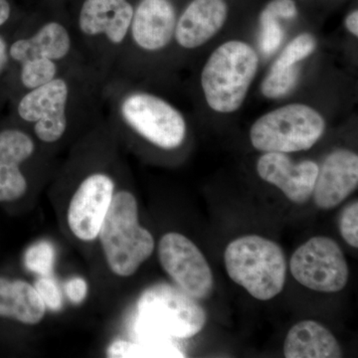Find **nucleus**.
Here are the masks:
<instances>
[{
	"mask_svg": "<svg viewBox=\"0 0 358 358\" xmlns=\"http://www.w3.org/2000/svg\"><path fill=\"white\" fill-rule=\"evenodd\" d=\"M108 265L114 274L131 277L155 250L150 231L138 222V207L133 193H115L99 232Z\"/></svg>",
	"mask_w": 358,
	"mask_h": 358,
	"instance_id": "1",
	"label": "nucleus"
},
{
	"mask_svg": "<svg viewBox=\"0 0 358 358\" xmlns=\"http://www.w3.org/2000/svg\"><path fill=\"white\" fill-rule=\"evenodd\" d=\"M257 52L239 40L218 47L207 60L201 73V86L209 107L230 114L241 107L257 74Z\"/></svg>",
	"mask_w": 358,
	"mask_h": 358,
	"instance_id": "2",
	"label": "nucleus"
},
{
	"mask_svg": "<svg viewBox=\"0 0 358 358\" xmlns=\"http://www.w3.org/2000/svg\"><path fill=\"white\" fill-rule=\"evenodd\" d=\"M224 261L231 280L257 300L274 299L284 289L286 257L271 240L257 235L238 238L228 245Z\"/></svg>",
	"mask_w": 358,
	"mask_h": 358,
	"instance_id": "3",
	"label": "nucleus"
},
{
	"mask_svg": "<svg viewBox=\"0 0 358 358\" xmlns=\"http://www.w3.org/2000/svg\"><path fill=\"white\" fill-rule=\"evenodd\" d=\"M138 327L157 341L190 338L204 329V308L178 287L157 284L141 294L138 301Z\"/></svg>",
	"mask_w": 358,
	"mask_h": 358,
	"instance_id": "4",
	"label": "nucleus"
},
{
	"mask_svg": "<svg viewBox=\"0 0 358 358\" xmlns=\"http://www.w3.org/2000/svg\"><path fill=\"white\" fill-rule=\"evenodd\" d=\"M112 115L141 138L162 150H176L185 140V117L164 99L148 93L134 91L121 98H110Z\"/></svg>",
	"mask_w": 358,
	"mask_h": 358,
	"instance_id": "5",
	"label": "nucleus"
},
{
	"mask_svg": "<svg viewBox=\"0 0 358 358\" xmlns=\"http://www.w3.org/2000/svg\"><path fill=\"white\" fill-rule=\"evenodd\" d=\"M326 129L324 117L303 103H291L257 120L250 131L252 145L265 152L308 150L322 138Z\"/></svg>",
	"mask_w": 358,
	"mask_h": 358,
	"instance_id": "6",
	"label": "nucleus"
},
{
	"mask_svg": "<svg viewBox=\"0 0 358 358\" xmlns=\"http://www.w3.org/2000/svg\"><path fill=\"white\" fill-rule=\"evenodd\" d=\"M78 87L74 74L61 73L49 83L25 91L18 99L16 115L32 124L33 133L47 145L58 143L69 129L77 106Z\"/></svg>",
	"mask_w": 358,
	"mask_h": 358,
	"instance_id": "7",
	"label": "nucleus"
},
{
	"mask_svg": "<svg viewBox=\"0 0 358 358\" xmlns=\"http://www.w3.org/2000/svg\"><path fill=\"white\" fill-rule=\"evenodd\" d=\"M289 265L296 282L313 291L336 293L348 284L345 255L329 237H313L301 245L292 256Z\"/></svg>",
	"mask_w": 358,
	"mask_h": 358,
	"instance_id": "8",
	"label": "nucleus"
},
{
	"mask_svg": "<svg viewBox=\"0 0 358 358\" xmlns=\"http://www.w3.org/2000/svg\"><path fill=\"white\" fill-rule=\"evenodd\" d=\"M159 258L179 289L196 300L210 296L214 286L210 266L192 240L179 233H167L160 239Z\"/></svg>",
	"mask_w": 358,
	"mask_h": 358,
	"instance_id": "9",
	"label": "nucleus"
},
{
	"mask_svg": "<svg viewBox=\"0 0 358 358\" xmlns=\"http://www.w3.org/2000/svg\"><path fill=\"white\" fill-rule=\"evenodd\" d=\"M114 194L115 182L109 174L94 173L84 178L68 208V225L75 237L90 242L99 236Z\"/></svg>",
	"mask_w": 358,
	"mask_h": 358,
	"instance_id": "10",
	"label": "nucleus"
},
{
	"mask_svg": "<svg viewBox=\"0 0 358 358\" xmlns=\"http://www.w3.org/2000/svg\"><path fill=\"white\" fill-rule=\"evenodd\" d=\"M134 9L129 0H84L78 33L89 43L115 50L129 38Z\"/></svg>",
	"mask_w": 358,
	"mask_h": 358,
	"instance_id": "11",
	"label": "nucleus"
},
{
	"mask_svg": "<svg viewBox=\"0 0 358 358\" xmlns=\"http://www.w3.org/2000/svg\"><path fill=\"white\" fill-rule=\"evenodd\" d=\"M257 171L263 180L277 186L292 202L303 204L313 195L319 166L312 160L294 164L282 152H266L258 160Z\"/></svg>",
	"mask_w": 358,
	"mask_h": 358,
	"instance_id": "12",
	"label": "nucleus"
},
{
	"mask_svg": "<svg viewBox=\"0 0 358 358\" xmlns=\"http://www.w3.org/2000/svg\"><path fill=\"white\" fill-rule=\"evenodd\" d=\"M358 185V157L348 150H336L319 167L313 187L315 203L329 210L345 201Z\"/></svg>",
	"mask_w": 358,
	"mask_h": 358,
	"instance_id": "13",
	"label": "nucleus"
},
{
	"mask_svg": "<svg viewBox=\"0 0 358 358\" xmlns=\"http://www.w3.org/2000/svg\"><path fill=\"white\" fill-rule=\"evenodd\" d=\"M176 21L169 0H141L134 9L129 37L141 50H162L174 39Z\"/></svg>",
	"mask_w": 358,
	"mask_h": 358,
	"instance_id": "14",
	"label": "nucleus"
},
{
	"mask_svg": "<svg viewBox=\"0 0 358 358\" xmlns=\"http://www.w3.org/2000/svg\"><path fill=\"white\" fill-rule=\"evenodd\" d=\"M34 152L29 134L17 128L0 131V202L16 201L27 192V179L20 166Z\"/></svg>",
	"mask_w": 358,
	"mask_h": 358,
	"instance_id": "15",
	"label": "nucleus"
},
{
	"mask_svg": "<svg viewBox=\"0 0 358 358\" xmlns=\"http://www.w3.org/2000/svg\"><path fill=\"white\" fill-rule=\"evenodd\" d=\"M74 35L67 26L52 20L34 32L18 37L8 45L9 58L16 66L30 59L46 58L64 64L74 52Z\"/></svg>",
	"mask_w": 358,
	"mask_h": 358,
	"instance_id": "16",
	"label": "nucleus"
},
{
	"mask_svg": "<svg viewBox=\"0 0 358 358\" xmlns=\"http://www.w3.org/2000/svg\"><path fill=\"white\" fill-rule=\"evenodd\" d=\"M227 16L225 0H193L176 21L174 39L182 48H199L217 34Z\"/></svg>",
	"mask_w": 358,
	"mask_h": 358,
	"instance_id": "17",
	"label": "nucleus"
},
{
	"mask_svg": "<svg viewBox=\"0 0 358 358\" xmlns=\"http://www.w3.org/2000/svg\"><path fill=\"white\" fill-rule=\"evenodd\" d=\"M284 355L287 358L343 357L336 336L315 320H301L289 329L284 343Z\"/></svg>",
	"mask_w": 358,
	"mask_h": 358,
	"instance_id": "18",
	"label": "nucleus"
},
{
	"mask_svg": "<svg viewBox=\"0 0 358 358\" xmlns=\"http://www.w3.org/2000/svg\"><path fill=\"white\" fill-rule=\"evenodd\" d=\"M46 307L35 287L22 280L0 278V317L17 320L21 324H39Z\"/></svg>",
	"mask_w": 358,
	"mask_h": 358,
	"instance_id": "19",
	"label": "nucleus"
},
{
	"mask_svg": "<svg viewBox=\"0 0 358 358\" xmlns=\"http://www.w3.org/2000/svg\"><path fill=\"white\" fill-rule=\"evenodd\" d=\"M298 14L293 0H272L260 15L259 46L263 55L270 56L278 50L284 39L282 20H291Z\"/></svg>",
	"mask_w": 358,
	"mask_h": 358,
	"instance_id": "20",
	"label": "nucleus"
},
{
	"mask_svg": "<svg viewBox=\"0 0 358 358\" xmlns=\"http://www.w3.org/2000/svg\"><path fill=\"white\" fill-rule=\"evenodd\" d=\"M110 358L185 357L178 348L166 341L150 339L141 343L115 341L108 348Z\"/></svg>",
	"mask_w": 358,
	"mask_h": 358,
	"instance_id": "21",
	"label": "nucleus"
},
{
	"mask_svg": "<svg viewBox=\"0 0 358 358\" xmlns=\"http://www.w3.org/2000/svg\"><path fill=\"white\" fill-rule=\"evenodd\" d=\"M18 66V79L24 91L49 83L62 73L63 66L46 58L30 59Z\"/></svg>",
	"mask_w": 358,
	"mask_h": 358,
	"instance_id": "22",
	"label": "nucleus"
},
{
	"mask_svg": "<svg viewBox=\"0 0 358 358\" xmlns=\"http://www.w3.org/2000/svg\"><path fill=\"white\" fill-rule=\"evenodd\" d=\"M299 79V65L279 64L274 62L264 79L261 91L268 99H279L288 95Z\"/></svg>",
	"mask_w": 358,
	"mask_h": 358,
	"instance_id": "23",
	"label": "nucleus"
},
{
	"mask_svg": "<svg viewBox=\"0 0 358 358\" xmlns=\"http://www.w3.org/2000/svg\"><path fill=\"white\" fill-rule=\"evenodd\" d=\"M55 249L48 241H39L27 249L24 257L26 268L40 275H49L55 262Z\"/></svg>",
	"mask_w": 358,
	"mask_h": 358,
	"instance_id": "24",
	"label": "nucleus"
},
{
	"mask_svg": "<svg viewBox=\"0 0 358 358\" xmlns=\"http://www.w3.org/2000/svg\"><path fill=\"white\" fill-rule=\"evenodd\" d=\"M35 289L43 301L45 307L50 308L54 312L60 310L63 307L62 292L59 288L57 282L49 275H41L35 282Z\"/></svg>",
	"mask_w": 358,
	"mask_h": 358,
	"instance_id": "25",
	"label": "nucleus"
},
{
	"mask_svg": "<svg viewBox=\"0 0 358 358\" xmlns=\"http://www.w3.org/2000/svg\"><path fill=\"white\" fill-rule=\"evenodd\" d=\"M341 236L345 241L353 248L358 247V203L357 201L345 207L341 214L339 222Z\"/></svg>",
	"mask_w": 358,
	"mask_h": 358,
	"instance_id": "26",
	"label": "nucleus"
},
{
	"mask_svg": "<svg viewBox=\"0 0 358 358\" xmlns=\"http://www.w3.org/2000/svg\"><path fill=\"white\" fill-rule=\"evenodd\" d=\"M65 293L70 301L75 305L83 303L88 294V284L83 278L74 277L68 280L65 285Z\"/></svg>",
	"mask_w": 358,
	"mask_h": 358,
	"instance_id": "27",
	"label": "nucleus"
},
{
	"mask_svg": "<svg viewBox=\"0 0 358 358\" xmlns=\"http://www.w3.org/2000/svg\"><path fill=\"white\" fill-rule=\"evenodd\" d=\"M8 42L4 38L3 35L0 34V77L6 72L10 66V58L8 53Z\"/></svg>",
	"mask_w": 358,
	"mask_h": 358,
	"instance_id": "28",
	"label": "nucleus"
},
{
	"mask_svg": "<svg viewBox=\"0 0 358 358\" xmlns=\"http://www.w3.org/2000/svg\"><path fill=\"white\" fill-rule=\"evenodd\" d=\"M11 6L7 0H0V27L6 25L10 20Z\"/></svg>",
	"mask_w": 358,
	"mask_h": 358,
	"instance_id": "29",
	"label": "nucleus"
},
{
	"mask_svg": "<svg viewBox=\"0 0 358 358\" xmlns=\"http://www.w3.org/2000/svg\"><path fill=\"white\" fill-rule=\"evenodd\" d=\"M345 26L348 31L357 36L358 35V11H352L350 15L346 17Z\"/></svg>",
	"mask_w": 358,
	"mask_h": 358,
	"instance_id": "30",
	"label": "nucleus"
}]
</instances>
